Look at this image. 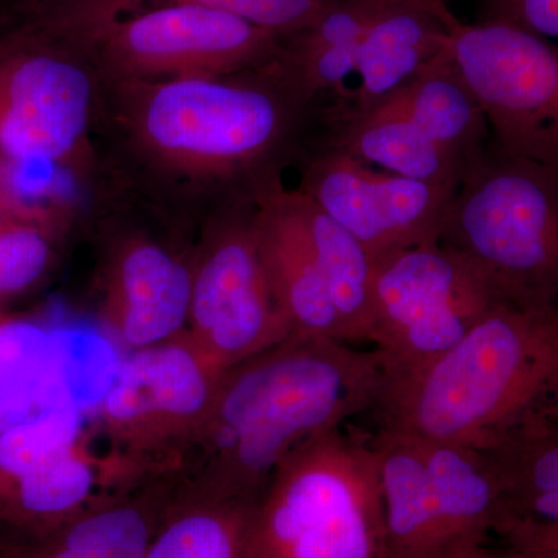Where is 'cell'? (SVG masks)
<instances>
[{"label":"cell","instance_id":"cell-11","mask_svg":"<svg viewBox=\"0 0 558 558\" xmlns=\"http://www.w3.org/2000/svg\"><path fill=\"white\" fill-rule=\"evenodd\" d=\"M449 50L490 142L510 156L558 167L557 47L515 28L454 20Z\"/></svg>","mask_w":558,"mask_h":558},{"label":"cell","instance_id":"cell-9","mask_svg":"<svg viewBox=\"0 0 558 558\" xmlns=\"http://www.w3.org/2000/svg\"><path fill=\"white\" fill-rule=\"evenodd\" d=\"M80 51L40 20L0 31V160L54 163L78 148L95 101Z\"/></svg>","mask_w":558,"mask_h":558},{"label":"cell","instance_id":"cell-10","mask_svg":"<svg viewBox=\"0 0 558 558\" xmlns=\"http://www.w3.org/2000/svg\"><path fill=\"white\" fill-rule=\"evenodd\" d=\"M255 215V202L247 197L213 219L193 263L183 336L220 371L292 333L260 258Z\"/></svg>","mask_w":558,"mask_h":558},{"label":"cell","instance_id":"cell-29","mask_svg":"<svg viewBox=\"0 0 558 558\" xmlns=\"http://www.w3.org/2000/svg\"><path fill=\"white\" fill-rule=\"evenodd\" d=\"M457 558H532L524 556L519 550L510 548H490L488 543H480V545L470 546L469 549L462 550Z\"/></svg>","mask_w":558,"mask_h":558},{"label":"cell","instance_id":"cell-4","mask_svg":"<svg viewBox=\"0 0 558 558\" xmlns=\"http://www.w3.org/2000/svg\"><path fill=\"white\" fill-rule=\"evenodd\" d=\"M384 501L373 432L351 422L282 459L250 517L245 558H381Z\"/></svg>","mask_w":558,"mask_h":558},{"label":"cell","instance_id":"cell-23","mask_svg":"<svg viewBox=\"0 0 558 558\" xmlns=\"http://www.w3.org/2000/svg\"><path fill=\"white\" fill-rule=\"evenodd\" d=\"M255 502L183 484L172 492L145 558H245Z\"/></svg>","mask_w":558,"mask_h":558},{"label":"cell","instance_id":"cell-22","mask_svg":"<svg viewBox=\"0 0 558 558\" xmlns=\"http://www.w3.org/2000/svg\"><path fill=\"white\" fill-rule=\"evenodd\" d=\"M374 109L410 120L436 145L464 159L490 142L486 119L451 61L449 47L421 75Z\"/></svg>","mask_w":558,"mask_h":558},{"label":"cell","instance_id":"cell-20","mask_svg":"<svg viewBox=\"0 0 558 558\" xmlns=\"http://www.w3.org/2000/svg\"><path fill=\"white\" fill-rule=\"evenodd\" d=\"M123 355L117 340L100 329L81 323L49 325L35 379L39 411L94 413L116 384Z\"/></svg>","mask_w":558,"mask_h":558},{"label":"cell","instance_id":"cell-12","mask_svg":"<svg viewBox=\"0 0 558 558\" xmlns=\"http://www.w3.org/2000/svg\"><path fill=\"white\" fill-rule=\"evenodd\" d=\"M301 163L296 190L347 229L374 259L396 250L436 244L458 189L374 171L326 142Z\"/></svg>","mask_w":558,"mask_h":558},{"label":"cell","instance_id":"cell-15","mask_svg":"<svg viewBox=\"0 0 558 558\" xmlns=\"http://www.w3.org/2000/svg\"><path fill=\"white\" fill-rule=\"evenodd\" d=\"M193 264L146 240L124 244L110 266L106 317L130 351L182 336L189 325Z\"/></svg>","mask_w":558,"mask_h":558},{"label":"cell","instance_id":"cell-28","mask_svg":"<svg viewBox=\"0 0 558 558\" xmlns=\"http://www.w3.org/2000/svg\"><path fill=\"white\" fill-rule=\"evenodd\" d=\"M36 20L50 25H68L89 11L98 0H24Z\"/></svg>","mask_w":558,"mask_h":558},{"label":"cell","instance_id":"cell-18","mask_svg":"<svg viewBox=\"0 0 558 558\" xmlns=\"http://www.w3.org/2000/svg\"><path fill=\"white\" fill-rule=\"evenodd\" d=\"M274 193L310 250L343 323L348 343H365L369 325L373 256L300 190H286L277 179Z\"/></svg>","mask_w":558,"mask_h":558},{"label":"cell","instance_id":"cell-1","mask_svg":"<svg viewBox=\"0 0 558 558\" xmlns=\"http://www.w3.org/2000/svg\"><path fill=\"white\" fill-rule=\"evenodd\" d=\"M384 369L376 349L292 332L223 371L189 486L256 501L301 444L369 413Z\"/></svg>","mask_w":558,"mask_h":558},{"label":"cell","instance_id":"cell-8","mask_svg":"<svg viewBox=\"0 0 558 558\" xmlns=\"http://www.w3.org/2000/svg\"><path fill=\"white\" fill-rule=\"evenodd\" d=\"M499 303L453 250L438 242L396 250L374 259L366 341L379 354L384 376H398L457 344Z\"/></svg>","mask_w":558,"mask_h":558},{"label":"cell","instance_id":"cell-17","mask_svg":"<svg viewBox=\"0 0 558 558\" xmlns=\"http://www.w3.org/2000/svg\"><path fill=\"white\" fill-rule=\"evenodd\" d=\"M385 0H341L310 27L281 36V65L304 98L347 109L348 80L355 75L359 51Z\"/></svg>","mask_w":558,"mask_h":558},{"label":"cell","instance_id":"cell-25","mask_svg":"<svg viewBox=\"0 0 558 558\" xmlns=\"http://www.w3.org/2000/svg\"><path fill=\"white\" fill-rule=\"evenodd\" d=\"M50 260V245L36 227L0 220V295L35 284Z\"/></svg>","mask_w":558,"mask_h":558},{"label":"cell","instance_id":"cell-16","mask_svg":"<svg viewBox=\"0 0 558 558\" xmlns=\"http://www.w3.org/2000/svg\"><path fill=\"white\" fill-rule=\"evenodd\" d=\"M454 20L444 0H385L360 47L343 119L371 112L438 60Z\"/></svg>","mask_w":558,"mask_h":558},{"label":"cell","instance_id":"cell-19","mask_svg":"<svg viewBox=\"0 0 558 558\" xmlns=\"http://www.w3.org/2000/svg\"><path fill=\"white\" fill-rule=\"evenodd\" d=\"M172 492L105 499L44 537L21 542L24 558H145Z\"/></svg>","mask_w":558,"mask_h":558},{"label":"cell","instance_id":"cell-14","mask_svg":"<svg viewBox=\"0 0 558 558\" xmlns=\"http://www.w3.org/2000/svg\"><path fill=\"white\" fill-rule=\"evenodd\" d=\"M497 490L495 535L532 558H558V400L481 446Z\"/></svg>","mask_w":558,"mask_h":558},{"label":"cell","instance_id":"cell-31","mask_svg":"<svg viewBox=\"0 0 558 558\" xmlns=\"http://www.w3.org/2000/svg\"><path fill=\"white\" fill-rule=\"evenodd\" d=\"M3 209V161L0 160V220L2 219Z\"/></svg>","mask_w":558,"mask_h":558},{"label":"cell","instance_id":"cell-2","mask_svg":"<svg viewBox=\"0 0 558 558\" xmlns=\"http://www.w3.org/2000/svg\"><path fill=\"white\" fill-rule=\"evenodd\" d=\"M558 400V307L497 304L438 357L381 379L377 429L480 449Z\"/></svg>","mask_w":558,"mask_h":558},{"label":"cell","instance_id":"cell-26","mask_svg":"<svg viewBox=\"0 0 558 558\" xmlns=\"http://www.w3.org/2000/svg\"><path fill=\"white\" fill-rule=\"evenodd\" d=\"M481 25H501L515 31L556 39L558 0H478Z\"/></svg>","mask_w":558,"mask_h":558},{"label":"cell","instance_id":"cell-5","mask_svg":"<svg viewBox=\"0 0 558 558\" xmlns=\"http://www.w3.org/2000/svg\"><path fill=\"white\" fill-rule=\"evenodd\" d=\"M438 244L469 263L502 301L553 310L558 296V167L492 142L465 161Z\"/></svg>","mask_w":558,"mask_h":558},{"label":"cell","instance_id":"cell-21","mask_svg":"<svg viewBox=\"0 0 558 558\" xmlns=\"http://www.w3.org/2000/svg\"><path fill=\"white\" fill-rule=\"evenodd\" d=\"M325 142L363 163L435 185L458 186L468 161L436 145L410 120L379 109L337 121Z\"/></svg>","mask_w":558,"mask_h":558},{"label":"cell","instance_id":"cell-3","mask_svg":"<svg viewBox=\"0 0 558 558\" xmlns=\"http://www.w3.org/2000/svg\"><path fill=\"white\" fill-rule=\"evenodd\" d=\"M143 86L134 128L149 153L208 180H245L250 196L325 140L333 109L304 98L279 62L219 76Z\"/></svg>","mask_w":558,"mask_h":558},{"label":"cell","instance_id":"cell-6","mask_svg":"<svg viewBox=\"0 0 558 558\" xmlns=\"http://www.w3.org/2000/svg\"><path fill=\"white\" fill-rule=\"evenodd\" d=\"M384 501L381 558H457L488 543L497 490L480 450L373 432Z\"/></svg>","mask_w":558,"mask_h":558},{"label":"cell","instance_id":"cell-27","mask_svg":"<svg viewBox=\"0 0 558 558\" xmlns=\"http://www.w3.org/2000/svg\"><path fill=\"white\" fill-rule=\"evenodd\" d=\"M38 411L35 389L27 380L0 374V435Z\"/></svg>","mask_w":558,"mask_h":558},{"label":"cell","instance_id":"cell-24","mask_svg":"<svg viewBox=\"0 0 558 558\" xmlns=\"http://www.w3.org/2000/svg\"><path fill=\"white\" fill-rule=\"evenodd\" d=\"M168 2L226 11L277 36H288L310 27L341 0H100L76 22V28L83 31L128 11Z\"/></svg>","mask_w":558,"mask_h":558},{"label":"cell","instance_id":"cell-7","mask_svg":"<svg viewBox=\"0 0 558 558\" xmlns=\"http://www.w3.org/2000/svg\"><path fill=\"white\" fill-rule=\"evenodd\" d=\"M68 33L128 84L219 78L270 68L281 36L197 3L168 2Z\"/></svg>","mask_w":558,"mask_h":558},{"label":"cell","instance_id":"cell-13","mask_svg":"<svg viewBox=\"0 0 558 558\" xmlns=\"http://www.w3.org/2000/svg\"><path fill=\"white\" fill-rule=\"evenodd\" d=\"M216 368L185 336L123 355L116 384L101 403L110 435L135 449L196 438L218 392Z\"/></svg>","mask_w":558,"mask_h":558},{"label":"cell","instance_id":"cell-30","mask_svg":"<svg viewBox=\"0 0 558 558\" xmlns=\"http://www.w3.org/2000/svg\"><path fill=\"white\" fill-rule=\"evenodd\" d=\"M0 558H24L21 542L0 537Z\"/></svg>","mask_w":558,"mask_h":558}]
</instances>
